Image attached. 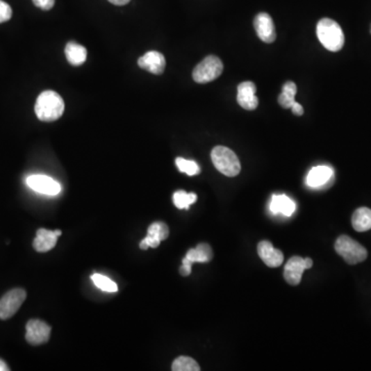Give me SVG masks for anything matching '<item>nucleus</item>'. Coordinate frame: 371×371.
<instances>
[{
    "label": "nucleus",
    "mask_w": 371,
    "mask_h": 371,
    "mask_svg": "<svg viewBox=\"0 0 371 371\" xmlns=\"http://www.w3.org/2000/svg\"><path fill=\"white\" fill-rule=\"evenodd\" d=\"M36 117L44 122L58 120L64 113V101L60 95L55 91H44L36 99Z\"/></svg>",
    "instance_id": "obj_1"
},
{
    "label": "nucleus",
    "mask_w": 371,
    "mask_h": 371,
    "mask_svg": "<svg viewBox=\"0 0 371 371\" xmlns=\"http://www.w3.org/2000/svg\"><path fill=\"white\" fill-rule=\"evenodd\" d=\"M317 35L321 44L331 52H338L345 44V35L338 22L329 18L321 19L317 25Z\"/></svg>",
    "instance_id": "obj_2"
},
{
    "label": "nucleus",
    "mask_w": 371,
    "mask_h": 371,
    "mask_svg": "<svg viewBox=\"0 0 371 371\" xmlns=\"http://www.w3.org/2000/svg\"><path fill=\"white\" fill-rule=\"evenodd\" d=\"M211 157H212L215 167L224 176L233 178V176L240 174V170H242L240 159L236 153L230 149L223 146H217L213 149Z\"/></svg>",
    "instance_id": "obj_3"
},
{
    "label": "nucleus",
    "mask_w": 371,
    "mask_h": 371,
    "mask_svg": "<svg viewBox=\"0 0 371 371\" xmlns=\"http://www.w3.org/2000/svg\"><path fill=\"white\" fill-rule=\"evenodd\" d=\"M336 251L338 255L345 259L347 264L355 265L365 261L368 258V251L359 242L354 240L347 236H341L336 242Z\"/></svg>",
    "instance_id": "obj_4"
},
{
    "label": "nucleus",
    "mask_w": 371,
    "mask_h": 371,
    "mask_svg": "<svg viewBox=\"0 0 371 371\" xmlns=\"http://www.w3.org/2000/svg\"><path fill=\"white\" fill-rule=\"evenodd\" d=\"M224 65L214 55L206 57L193 70V79L198 84L212 82L221 76Z\"/></svg>",
    "instance_id": "obj_5"
},
{
    "label": "nucleus",
    "mask_w": 371,
    "mask_h": 371,
    "mask_svg": "<svg viewBox=\"0 0 371 371\" xmlns=\"http://www.w3.org/2000/svg\"><path fill=\"white\" fill-rule=\"evenodd\" d=\"M214 257L212 247L208 244H199L194 249H190L187 255L183 259V264L180 268L181 274L188 277L191 274L193 263H208Z\"/></svg>",
    "instance_id": "obj_6"
},
{
    "label": "nucleus",
    "mask_w": 371,
    "mask_h": 371,
    "mask_svg": "<svg viewBox=\"0 0 371 371\" xmlns=\"http://www.w3.org/2000/svg\"><path fill=\"white\" fill-rule=\"evenodd\" d=\"M26 299V292L23 289H13L4 294L0 299V320L12 318Z\"/></svg>",
    "instance_id": "obj_7"
},
{
    "label": "nucleus",
    "mask_w": 371,
    "mask_h": 371,
    "mask_svg": "<svg viewBox=\"0 0 371 371\" xmlns=\"http://www.w3.org/2000/svg\"><path fill=\"white\" fill-rule=\"evenodd\" d=\"M313 260L311 258L304 259L299 256H294L286 264L285 270H283V278L290 285H299L304 270H309L313 266Z\"/></svg>",
    "instance_id": "obj_8"
},
{
    "label": "nucleus",
    "mask_w": 371,
    "mask_h": 371,
    "mask_svg": "<svg viewBox=\"0 0 371 371\" xmlns=\"http://www.w3.org/2000/svg\"><path fill=\"white\" fill-rule=\"evenodd\" d=\"M26 183L33 191L44 195H57L61 191V186L57 181L44 174H33L28 176Z\"/></svg>",
    "instance_id": "obj_9"
},
{
    "label": "nucleus",
    "mask_w": 371,
    "mask_h": 371,
    "mask_svg": "<svg viewBox=\"0 0 371 371\" xmlns=\"http://www.w3.org/2000/svg\"><path fill=\"white\" fill-rule=\"evenodd\" d=\"M51 326L40 320H31L26 325V340L32 345H40L50 340Z\"/></svg>",
    "instance_id": "obj_10"
},
{
    "label": "nucleus",
    "mask_w": 371,
    "mask_h": 371,
    "mask_svg": "<svg viewBox=\"0 0 371 371\" xmlns=\"http://www.w3.org/2000/svg\"><path fill=\"white\" fill-rule=\"evenodd\" d=\"M254 26L262 42L272 44L276 40L277 33L272 17L266 13H260L254 21Z\"/></svg>",
    "instance_id": "obj_11"
},
{
    "label": "nucleus",
    "mask_w": 371,
    "mask_h": 371,
    "mask_svg": "<svg viewBox=\"0 0 371 371\" xmlns=\"http://www.w3.org/2000/svg\"><path fill=\"white\" fill-rule=\"evenodd\" d=\"M334 180V170L330 166L320 165L311 168L306 178L308 187L321 189L326 186L331 185Z\"/></svg>",
    "instance_id": "obj_12"
},
{
    "label": "nucleus",
    "mask_w": 371,
    "mask_h": 371,
    "mask_svg": "<svg viewBox=\"0 0 371 371\" xmlns=\"http://www.w3.org/2000/svg\"><path fill=\"white\" fill-rule=\"evenodd\" d=\"M61 234V230L51 231V230L40 228L36 232V238L33 240L34 249L36 252H40V253H46V252L51 251L56 246L57 240H58Z\"/></svg>",
    "instance_id": "obj_13"
},
{
    "label": "nucleus",
    "mask_w": 371,
    "mask_h": 371,
    "mask_svg": "<svg viewBox=\"0 0 371 371\" xmlns=\"http://www.w3.org/2000/svg\"><path fill=\"white\" fill-rule=\"evenodd\" d=\"M258 255L268 267H279L283 261V252L277 249L267 240H263L258 245Z\"/></svg>",
    "instance_id": "obj_14"
},
{
    "label": "nucleus",
    "mask_w": 371,
    "mask_h": 371,
    "mask_svg": "<svg viewBox=\"0 0 371 371\" xmlns=\"http://www.w3.org/2000/svg\"><path fill=\"white\" fill-rule=\"evenodd\" d=\"M138 63L140 68L154 74H163L166 66L165 57L157 51L147 52L138 59Z\"/></svg>",
    "instance_id": "obj_15"
},
{
    "label": "nucleus",
    "mask_w": 371,
    "mask_h": 371,
    "mask_svg": "<svg viewBox=\"0 0 371 371\" xmlns=\"http://www.w3.org/2000/svg\"><path fill=\"white\" fill-rule=\"evenodd\" d=\"M238 102L245 110H253L257 108L259 101L256 96V86L254 83L244 82L238 85Z\"/></svg>",
    "instance_id": "obj_16"
},
{
    "label": "nucleus",
    "mask_w": 371,
    "mask_h": 371,
    "mask_svg": "<svg viewBox=\"0 0 371 371\" xmlns=\"http://www.w3.org/2000/svg\"><path fill=\"white\" fill-rule=\"evenodd\" d=\"M295 210V202L291 198L283 194L272 196V202H270V211L272 214H281L286 217H291Z\"/></svg>",
    "instance_id": "obj_17"
},
{
    "label": "nucleus",
    "mask_w": 371,
    "mask_h": 371,
    "mask_svg": "<svg viewBox=\"0 0 371 371\" xmlns=\"http://www.w3.org/2000/svg\"><path fill=\"white\" fill-rule=\"evenodd\" d=\"M65 55L66 58L72 65L80 66L86 61L87 50L85 47L76 44V42H70L65 47Z\"/></svg>",
    "instance_id": "obj_18"
},
{
    "label": "nucleus",
    "mask_w": 371,
    "mask_h": 371,
    "mask_svg": "<svg viewBox=\"0 0 371 371\" xmlns=\"http://www.w3.org/2000/svg\"><path fill=\"white\" fill-rule=\"evenodd\" d=\"M352 225L358 232H365L371 229V210L368 208H360L354 213L352 217Z\"/></svg>",
    "instance_id": "obj_19"
},
{
    "label": "nucleus",
    "mask_w": 371,
    "mask_h": 371,
    "mask_svg": "<svg viewBox=\"0 0 371 371\" xmlns=\"http://www.w3.org/2000/svg\"><path fill=\"white\" fill-rule=\"evenodd\" d=\"M297 93V87L293 82H287L283 85L281 95L279 96V104L283 108H291L295 100V95Z\"/></svg>",
    "instance_id": "obj_20"
},
{
    "label": "nucleus",
    "mask_w": 371,
    "mask_h": 371,
    "mask_svg": "<svg viewBox=\"0 0 371 371\" xmlns=\"http://www.w3.org/2000/svg\"><path fill=\"white\" fill-rule=\"evenodd\" d=\"M197 195L195 193H187L183 190L174 194V204L180 210H189L191 204H195Z\"/></svg>",
    "instance_id": "obj_21"
},
{
    "label": "nucleus",
    "mask_w": 371,
    "mask_h": 371,
    "mask_svg": "<svg viewBox=\"0 0 371 371\" xmlns=\"http://www.w3.org/2000/svg\"><path fill=\"white\" fill-rule=\"evenodd\" d=\"M172 370L174 371H199L200 368L195 360L182 356L174 360Z\"/></svg>",
    "instance_id": "obj_22"
},
{
    "label": "nucleus",
    "mask_w": 371,
    "mask_h": 371,
    "mask_svg": "<svg viewBox=\"0 0 371 371\" xmlns=\"http://www.w3.org/2000/svg\"><path fill=\"white\" fill-rule=\"evenodd\" d=\"M91 279L95 283L96 287L99 288L102 291L110 292V293H115V292L118 291L117 283L108 279V277L95 274L91 277Z\"/></svg>",
    "instance_id": "obj_23"
},
{
    "label": "nucleus",
    "mask_w": 371,
    "mask_h": 371,
    "mask_svg": "<svg viewBox=\"0 0 371 371\" xmlns=\"http://www.w3.org/2000/svg\"><path fill=\"white\" fill-rule=\"evenodd\" d=\"M176 166H178L179 170L181 172L188 174V176H197L200 174V167L195 161L192 160H186L184 158H176Z\"/></svg>",
    "instance_id": "obj_24"
},
{
    "label": "nucleus",
    "mask_w": 371,
    "mask_h": 371,
    "mask_svg": "<svg viewBox=\"0 0 371 371\" xmlns=\"http://www.w3.org/2000/svg\"><path fill=\"white\" fill-rule=\"evenodd\" d=\"M148 234L162 242V240H165L170 236V228L163 222H155L149 227Z\"/></svg>",
    "instance_id": "obj_25"
},
{
    "label": "nucleus",
    "mask_w": 371,
    "mask_h": 371,
    "mask_svg": "<svg viewBox=\"0 0 371 371\" xmlns=\"http://www.w3.org/2000/svg\"><path fill=\"white\" fill-rule=\"evenodd\" d=\"M13 10L10 4L0 0V23L6 22L12 18Z\"/></svg>",
    "instance_id": "obj_26"
},
{
    "label": "nucleus",
    "mask_w": 371,
    "mask_h": 371,
    "mask_svg": "<svg viewBox=\"0 0 371 371\" xmlns=\"http://www.w3.org/2000/svg\"><path fill=\"white\" fill-rule=\"evenodd\" d=\"M34 6L44 10H50L54 6L55 0H32Z\"/></svg>",
    "instance_id": "obj_27"
},
{
    "label": "nucleus",
    "mask_w": 371,
    "mask_h": 371,
    "mask_svg": "<svg viewBox=\"0 0 371 371\" xmlns=\"http://www.w3.org/2000/svg\"><path fill=\"white\" fill-rule=\"evenodd\" d=\"M291 108L292 112H293V114L296 115V116H302V115H304V108H302V104H298L297 101L294 102V104L292 106Z\"/></svg>",
    "instance_id": "obj_28"
},
{
    "label": "nucleus",
    "mask_w": 371,
    "mask_h": 371,
    "mask_svg": "<svg viewBox=\"0 0 371 371\" xmlns=\"http://www.w3.org/2000/svg\"><path fill=\"white\" fill-rule=\"evenodd\" d=\"M110 3L115 4V6H125L130 0H108Z\"/></svg>",
    "instance_id": "obj_29"
},
{
    "label": "nucleus",
    "mask_w": 371,
    "mask_h": 371,
    "mask_svg": "<svg viewBox=\"0 0 371 371\" xmlns=\"http://www.w3.org/2000/svg\"><path fill=\"white\" fill-rule=\"evenodd\" d=\"M10 368L6 365V362L3 360L0 359V371H8Z\"/></svg>",
    "instance_id": "obj_30"
},
{
    "label": "nucleus",
    "mask_w": 371,
    "mask_h": 371,
    "mask_svg": "<svg viewBox=\"0 0 371 371\" xmlns=\"http://www.w3.org/2000/svg\"><path fill=\"white\" fill-rule=\"evenodd\" d=\"M370 32H371V29H370Z\"/></svg>",
    "instance_id": "obj_31"
}]
</instances>
